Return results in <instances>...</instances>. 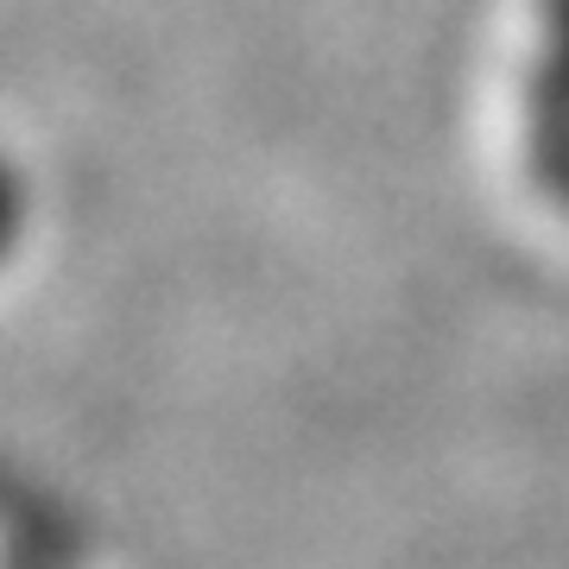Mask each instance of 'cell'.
I'll use <instances>...</instances> for the list:
<instances>
[{
	"instance_id": "6da1fadb",
	"label": "cell",
	"mask_w": 569,
	"mask_h": 569,
	"mask_svg": "<svg viewBox=\"0 0 569 569\" xmlns=\"http://www.w3.org/2000/svg\"><path fill=\"white\" fill-rule=\"evenodd\" d=\"M519 152L526 178L569 222V0H538L519 70Z\"/></svg>"
},
{
	"instance_id": "7a4b0ae2",
	"label": "cell",
	"mask_w": 569,
	"mask_h": 569,
	"mask_svg": "<svg viewBox=\"0 0 569 569\" xmlns=\"http://www.w3.org/2000/svg\"><path fill=\"white\" fill-rule=\"evenodd\" d=\"M32 222H39V190H32V171L0 146V272L32 247Z\"/></svg>"
}]
</instances>
